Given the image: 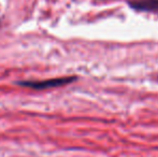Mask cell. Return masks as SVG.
Returning <instances> with one entry per match:
<instances>
[{"label":"cell","mask_w":158,"mask_h":157,"mask_svg":"<svg viewBox=\"0 0 158 157\" xmlns=\"http://www.w3.org/2000/svg\"><path fill=\"white\" fill-rule=\"evenodd\" d=\"M128 4L135 11L158 14V0H129Z\"/></svg>","instance_id":"cell-2"},{"label":"cell","mask_w":158,"mask_h":157,"mask_svg":"<svg viewBox=\"0 0 158 157\" xmlns=\"http://www.w3.org/2000/svg\"><path fill=\"white\" fill-rule=\"evenodd\" d=\"M75 80H77L75 76H64V78L50 79L45 80V81H22L17 82V84L21 86H24V87L33 88V89H45V88L67 85V84L74 82Z\"/></svg>","instance_id":"cell-1"}]
</instances>
